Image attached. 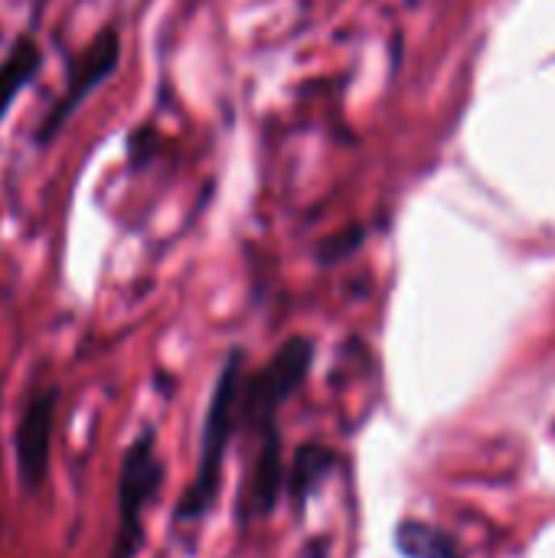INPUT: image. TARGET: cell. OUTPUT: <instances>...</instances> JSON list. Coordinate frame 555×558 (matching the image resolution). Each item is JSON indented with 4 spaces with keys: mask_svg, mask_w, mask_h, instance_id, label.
I'll return each mask as SVG.
<instances>
[{
    "mask_svg": "<svg viewBox=\"0 0 555 558\" xmlns=\"http://www.w3.org/2000/svg\"><path fill=\"white\" fill-rule=\"evenodd\" d=\"M164 481V468L154 448V435H141L121 458L118 474V533L111 558H134L144 543V513L154 504Z\"/></svg>",
    "mask_w": 555,
    "mask_h": 558,
    "instance_id": "obj_2",
    "label": "cell"
},
{
    "mask_svg": "<svg viewBox=\"0 0 555 558\" xmlns=\"http://www.w3.org/2000/svg\"><path fill=\"white\" fill-rule=\"evenodd\" d=\"M311 360H314V343L307 337H291L288 343H281V350L272 356V363L242 383L239 418L249 422L255 432L272 435L275 432V412L304 383Z\"/></svg>",
    "mask_w": 555,
    "mask_h": 558,
    "instance_id": "obj_3",
    "label": "cell"
},
{
    "mask_svg": "<svg viewBox=\"0 0 555 558\" xmlns=\"http://www.w3.org/2000/svg\"><path fill=\"white\" fill-rule=\"evenodd\" d=\"M56 405H59V392H56V386H46V389H36L29 396V402L23 405L20 418H16V435H13L16 474H20V481H23V487L29 494H36L46 484V474H49Z\"/></svg>",
    "mask_w": 555,
    "mask_h": 558,
    "instance_id": "obj_4",
    "label": "cell"
},
{
    "mask_svg": "<svg viewBox=\"0 0 555 558\" xmlns=\"http://www.w3.org/2000/svg\"><path fill=\"white\" fill-rule=\"evenodd\" d=\"M396 539H399V549L412 558H461L455 543L445 533L432 530V526L406 523Z\"/></svg>",
    "mask_w": 555,
    "mask_h": 558,
    "instance_id": "obj_7",
    "label": "cell"
},
{
    "mask_svg": "<svg viewBox=\"0 0 555 558\" xmlns=\"http://www.w3.org/2000/svg\"><path fill=\"white\" fill-rule=\"evenodd\" d=\"M39 62H43V52L29 36L16 39L13 49L3 56V62H0V118L7 114L10 101L26 88V82L36 75Z\"/></svg>",
    "mask_w": 555,
    "mask_h": 558,
    "instance_id": "obj_6",
    "label": "cell"
},
{
    "mask_svg": "<svg viewBox=\"0 0 555 558\" xmlns=\"http://www.w3.org/2000/svg\"><path fill=\"white\" fill-rule=\"evenodd\" d=\"M363 239H366V229H363V226H350V229L330 235V239L321 245V262H324V265L343 262L350 252H357V248L363 245Z\"/></svg>",
    "mask_w": 555,
    "mask_h": 558,
    "instance_id": "obj_8",
    "label": "cell"
},
{
    "mask_svg": "<svg viewBox=\"0 0 555 558\" xmlns=\"http://www.w3.org/2000/svg\"><path fill=\"white\" fill-rule=\"evenodd\" d=\"M242 353L236 350L216 383L209 412H206V428H203V448H200V468L196 477L190 484V490L180 500L177 517L180 520H200L216 494H219V477H222V461H226V448L232 441V432L239 428V412H242Z\"/></svg>",
    "mask_w": 555,
    "mask_h": 558,
    "instance_id": "obj_1",
    "label": "cell"
},
{
    "mask_svg": "<svg viewBox=\"0 0 555 558\" xmlns=\"http://www.w3.org/2000/svg\"><path fill=\"white\" fill-rule=\"evenodd\" d=\"M118 59H121V39H118V33L108 26V29H101V33L72 59V69H69V75H65V92L59 95L52 114L43 121L39 141H49V137L65 124V118L85 101V95H88L95 85H101V82L114 72Z\"/></svg>",
    "mask_w": 555,
    "mask_h": 558,
    "instance_id": "obj_5",
    "label": "cell"
}]
</instances>
